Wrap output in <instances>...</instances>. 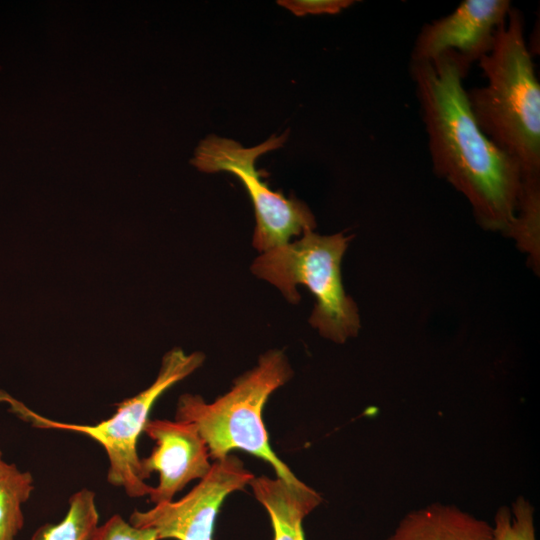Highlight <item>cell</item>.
<instances>
[{
    "label": "cell",
    "instance_id": "6",
    "mask_svg": "<svg viewBox=\"0 0 540 540\" xmlns=\"http://www.w3.org/2000/svg\"><path fill=\"white\" fill-rule=\"evenodd\" d=\"M255 476L236 456L228 455L212 463L208 474L178 501L135 510L129 523L154 529L157 539L212 540L217 513L225 498L242 490Z\"/></svg>",
    "mask_w": 540,
    "mask_h": 540
},
{
    "label": "cell",
    "instance_id": "8",
    "mask_svg": "<svg viewBox=\"0 0 540 540\" xmlns=\"http://www.w3.org/2000/svg\"><path fill=\"white\" fill-rule=\"evenodd\" d=\"M143 432L155 442L151 454L140 459L142 480L159 473V483L149 494L155 505L172 501L189 482L210 471L209 449L195 424L149 419Z\"/></svg>",
    "mask_w": 540,
    "mask_h": 540
},
{
    "label": "cell",
    "instance_id": "15",
    "mask_svg": "<svg viewBox=\"0 0 540 540\" xmlns=\"http://www.w3.org/2000/svg\"><path fill=\"white\" fill-rule=\"evenodd\" d=\"M534 507L524 496L510 506L499 507L494 515V540H537Z\"/></svg>",
    "mask_w": 540,
    "mask_h": 540
},
{
    "label": "cell",
    "instance_id": "7",
    "mask_svg": "<svg viewBox=\"0 0 540 540\" xmlns=\"http://www.w3.org/2000/svg\"><path fill=\"white\" fill-rule=\"evenodd\" d=\"M512 8L509 0H465L445 17L425 24L418 33L411 62L454 56L467 74L492 48L497 30Z\"/></svg>",
    "mask_w": 540,
    "mask_h": 540
},
{
    "label": "cell",
    "instance_id": "4",
    "mask_svg": "<svg viewBox=\"0 0 540 540\" xmlns=\"http://www.w3.org/2000/svg\"><path fill=\"white\" fill-rule=\"evenodd\" d=\"M349 241L343 233L306 231L292 243L261 253L251 266L254 275L277 287L291 303L300 300L296 287L305 286L316 301L311 326L336 343H344L360 329L357 306L346 294L341 277V261Z\"/></svg>",
    "mask_w": 540,
    "mask_h": 540
},
{
    "label": "cell",
    "instance_id": "5",
    "mask_svg": "<svg viewBox=\"0 0 540 540\" xmlns=\"http://www.w3.org/2000/svg\"><path fill=\"white\" fill-rule=\"evenodd\" d=\"M204 359V354L199 351L190 354L180 348L168 351L162 358L155 381L135 396L117 403V409L110 418L94 425L64 423L44 417L2 390L0 402L7 403L10 412L33 427L74 432L96 441L108 458L107 481L123 488L129 497H143L149 495L153 487L140 476L137 442L149 420L150 411L165 391L193 373Z\"/></svg>",
    "mask_w": 540,
    "mask_h": 540
},
{
    "label": "cell",
    "instance_id": "16",
    "mask_svg": "<svg viewBox=\"0 0 540 540\" xmlns=\"http://www.w3.org/2000/svg\"><path fill=\"white\" fill-rule=\"evenodd\" d=\"M95 540H158L154 529L133 526L115 514L99 526Z\"/></svg>",
    "mask_w": 540,
    "mask_h": 540
},
{
    "label": "cell",
    "instance_id": "12",
    "mask_svg": "<svg viewBox=\"0 0 540 540\" xmlns=\"http://www.w3.org/2000/svg\"><path fill=\"white\" fill-rule=\"evenodd\" d=\"M286 139L287 133H283L279 137L272 136L256 147L243 148L233 140L212 135L200 143L192 163L200 171L207 173L255 172V160L260 155L281 147Z\"/></svg>",
    "mask_w": 540,
    "mask_h": 540
},
{
    "label": "cell",
    "instance_id": "1",
    "mask_svg": "<svg viewBox=\"0 0 540 540\" xmlns=\"http://www.w3.org/2000/svg\"><path fill=\"white\" fill-rule=\"evenodd\" d=\"M410 75L428 136L434 172L460 192L481 226L512 237L523 193L519 164L479 128L449 54L411 62Z\"/></svg>",
    "mask_w": 540,
    "mask_h": 540
},
{
    "label": "cell",
    "instance_id": "10",
    "mask_svg": "<svg viewBox=\"0 0 540 540\" xmlns=\"http://www.w3.org/2000/svg\"><path fill=\"white\" fill-rule=\"evenodd\" d=\"M386 540H494L492 525L453 504L407 512Z\"/></svg>",
    "mask_w": 540,
    "mask_h": 540
},
{
    "label": "cell",
    "instance_id": "14",
    "mask_svg": "<svg viewBox=\"0 0 540 540\" xmlns=\"http://www.w3.org/2000/svg\"><path fill=\"white\" fill-rule=\"evenodd\" d=\"M64 518L57 524L39 527L30 540H95L99 529V514L95 493L82 488L69 498Z\"/></svg>",
    "mask_w": 540,
    "mask_h": 540
},
{
    "label": "cell",
    "instance_id": "9",
    "mask_svg": "<svg viewBox=\"0 0 540 540\" xmlns=\"http://www.w3.org/2000/svg\"><path fill=\"white\" fill-rule=\"evenodd\" d=\"M245 186L253 203L256 226L253 246L260 252L287 244L293 236H300L316 227L315 217L306 204L295 197L286 198L272 191L255 172H234Z\"/></svg>",
    "mask_w": 540,
    "mask_h": 540
},
{
    "label": "cell",
    "instance_id": "3",
    "mask_svg": "<svg viewBox=\"0 0 540 540\" xmlns=\"http://www.w3.org/2000/svg\"><path fill=\"white\" fill-rule=\"evenodd\" d=\"M292 374L282 351H268L214 402L208 403L200 395H181L176 420L195 424L208 446L210 459L219 460L233 450H243L271 465L278 478L300 485L303 482L272 450L263 422V409L269 396Z\"/></svg>",
    "mask_w": 540,
    "mask_h": 540
},
{
    "label": "cell",
    "instance_id": "2",
    "mask_svg": "<svg viewBox=\"0 0 540 540\" xmlns=\"http://www.w3.org/2000/svg\"><path fill=\"white\" fill-rule=\"evenodd\" d=\"M478 65L486 85L467 91L476 123L519 164L524 178L540 177V84L520 10L511 8Z\"/></svg>",
    "mask_w": 540,
    "mask_h": 540
},
{
    "label": "cell",
    "instance_id": "17",
    "mask_svg": "<svg viewBox=\"0 0 540 540\" xmlns=\"http://www.w3.org/2000/svg\"><path fill=\"white\" fill-rule=\"evenodd\" d=\"M354 3L352 0H279L277 4L297 16L338 14Z\"/></svg>",
    "mask_w": 540,
    "mask_h": 540
},
{
    "label": "cell",
    "instance_id": "13",
    "mask_svg": "<svg viewBox=\"0 0 540 540\" xmlns=\"http://www.w3.org/2000/svg\"><path fill=\"white\" fill-rule=\"evenodd\" d=\"M33 490L32 474L5 461L0 450V540H15L23 528L22 507Z\"/></svg>",
    "mask_w": 540,
    "mask_h": 540
},
{
    "label": "cell",
    "instance_id": "11",
    "mask_svg": "<svg viewBox=\"0 0 540 540\" xmlns=\"http://www.w3.org/2000/svg\"><path fill=\"white\" fill-rule=\"evenodd\" d=\"M249 485L269 514L274 540H305L302 522L322 502L318 492L305 483L294 485L278 477H254Z\"/></svg>",
    "mask_w": 540,
    "mask_h": 540
}]
</instances>
